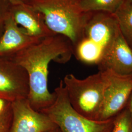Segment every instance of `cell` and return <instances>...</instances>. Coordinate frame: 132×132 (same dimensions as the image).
<instances>
[{"label": "cell", "mask_w": 132, "mask_h": 132, "mask_svg": "<svg viewBox=\"0 0 132 132\" xmlns=\"http://www.w3.org/2000/svg\"><path fill=\"white\" fill-rule=\"evenodd\" d=\"M73 53L71 42L60 35L43 38L10 58L22 67L28 76V100L32 108L40 112L50 106L55 98L48 89V67L52 61L66 63Z\"/></svg>", "instance_id": "cell-1"}, {"label": "cell", "mask_w": 132, "mask_h": 132, "mask_svg": "<svg viewBox=\"0 0 132 132\" xmlns=\"http://www.w3.org/2000/svg\"><path fill=\"white\" fill-rule=\"evenodd\" d=\"M80 0H26L42 16L52 33L67 38L76 47L83 38L85 24L90 13L84 12Z\"/></svg>", "instance_id": "cell-2"}, {"label": "cell", "mask_w": 132, "mask_h": 132, "mask_svg": "<svg viewBox=\"0 0 132 132\" xmlns=\"http://www.w3.org/2000/svg\"><path fill=\"white\" fill-rule=\"evenodd\" d=\"M62 81L72 107L86 118L99 121L104 94L111 82L110 71H99L83 79L68 74Z\"/></svg>", "instance_id": "cell-3"}, {"label": "cell", "mask_w": 132, "mask_h": 132, "mask_svg": "<svg viewBox=\"0 0 132 132\" xmlns=\"http://www.w3.org/2000/svg\"><path fill=\"white\" fill-rule=\"evenodd\" d=\"M54 93V102L40 112L48 116L60 132H111L114 117L104 121H94L81 115L71 106L62 80Z\"/></svg>", "instance_id": "cell-4"}, {"label": "cell", "mask_w": 132, "mask_h": 132, "mask_svg": "<svg viewBox=\"0 0 132 132\" xmlns=\"http://www.w3.org/2000/svg\"><path fill=\"white\" fill-rule=\"evenodd\" d=\"M10 132H47L57 126L46 114L34 110L28 98L12 102Z\"/></svg>", "instance_id": "cell-5"}, {"label": "cell", "mask_w": 132, "mask_h": 132, "mask_svg": "<svg viewBox=\"0 0 132 132\" xmlns=\"http://www.w3.org/2000/svg\"><path fill=\"white\" fill-rule=\"evenodd\" d=\"M110 71L111 82L104 94L99 121L112 118L127 106L132 94V75Z\"/></svg>", "instance_id": "cell-6"}, {"label": "cell", "mask_w": 132, "mask_h": 132, "mask_svg": "<svg viewBox=\"0 0 132 132\" xmlns=\"http://www.w3.org/2000/svg\"><path fill=\"white\" fill-rule=\"evenodd\" d=\"M26 71L10 58L0 57V97L11 101L28 98Z\"/></svg>", "instance_id": "cell-7"}, {"label": "cell", "mask_w": 132, "mask_h": 132, "mask_svg": "<svg viewBox=\"0 0 132 132\" xmlns=\"http://www.w3.org/2000/svg\"><path fill=\"white\" fill-rule=\"evenodd\" d=\"M99 71L132 75V47L119 30L97 65Z\"/></svg>", "instance_id": "cell-8"}, {"label": "cell", "mask_w": 132, "mask_h": 132, "mask_svg": "<svg viewBox=\"0 0 132 132\" xmlns=\"http://www.w3.org/2000/svg\"><path fill=\"white\" fill-rule=\"evenodd\" d=\"M42 39L28 34L16 23L10 12L5 19L4 30L0 36V57L10 58Z\"/></svg>", "instance_id": "cell-9"}, {"label": "cell", "mask_w": 132, "mask_h": 132, "mask_svg": "<svg viewBox=\"0 0 132 132\" xmlns=\"http://www.w3.org/2000/svg\"><path fill=\"white\" fill-rule=\"evenodd\" d=\"M10 12L16 23L31 36L44 38L55 34L47 28L42 15L26 3L11 5Z\"/></svg>", "instance_id": "cell-10"}, {"label": "cell", "mask_w": 132, "mask_h": 132, "mask_svg": "<svg viewBox=\"0 0 132 132\" xmlns=\"http://www.w3.org/2000/svg\"><path fill=\"white\" fill-rule=\"evenodd\" d=\"M75 47L77 58L87 64L98 65L104 54V50L101 47L85 37Z\"/></svg>", "instance_id": "cell-11"}, {"label": "cell", "mask_w": 132, "mask_h": 132, "mask_svg": "<svg viewBox=\"0 0 132 132\" xmlns=\"http://www.w3.org/2000/svg\"><path fill=\"white\" fill-rule=\"evenodd\" d=\"M113 15L120 32L132 47V0H125Z\"/></svg>", "instance_id": "cell-12"}, {"label": "cell", "mask_w": 132, "mask_h": 132, "mask_svg": "<svg viewBox=\"0 0 132 132\" xmlns=\"http://www.w3.org/2000/svg\"><path fill=\"white\" fill-rule=\"evenodd\" d=\"M125 0H80L82 10L86 13L102 12L113 14Z\"/></svg>", "instance_id": "cell-13"}, {"label": "cell", "mask_w": 132, "mask_h": 132, "mask_svg": "<svg viewBox=\"0 0 132 132\" xmlns=\"http://www.w3.org/2000/svg\"><path fill=\"white\" fill-rule=\"evenodd\" d=\"M111 132H132V114L127 106L114 117Z\"/></svg>", "instance_id": "cell-14"}, {"label": "cell", "mask_w": 132, "mask_h": 132, "mask_svg": "<svg viewBox=\"0 0 132 132\" xmlns=\"http://www.w3.org/2000/svg\"><path fill=\"white\" fill-rule=\"evenodd\" d=\"M12 119V101L0 97V127H10Z\"/></svg>", "instance_id": "cell-15"}, {"label": "cell", "mask_w": 132, "mask_h": 132, "mask_svg": "<svg viewBox=\"0 0 132 132\" xmlns=\"http://www.w3.org/2000/svg\"><path fill=\"white\" fill-rule=\"evenodd\" d=\"M11 5L5 0H0V29L4 30L5 19L10 12Z\"/></svg>", "instance_id": "cell-16"}, {"label": "cell", "mask_w": 132, "mask_h": 132, "mask_svg": "<svg viewBox=\"0 0 132 132\" xmlns=\"http://www.w3.org/2000/svg\"><path fill=\"white\" fill-rule=\"evenodd\" d=\"M11 5H21L24 3L23 0H5Z\"/></svg>", "instance_id": "cell-17"}, {"label": "cell", "mask_w": 132, "mask_h": 132, "mask_svg": "<svg viewBox=\"0 0 132 132\" xmlns=\"http://www.w3.org/2000/svg\"><path fill=\"white\" fill-rule=\"evenodd\" d=\"M10 126H1L0 132H10Z\"/></svg>", "instance_id": "cell-18"}, {"label": "cell", "mask_w": 132, "mask_h": 132, "mask_svg": "<svg viewBox=\"0 0 132 132\" xmlns=\"http://www.w3.org/2000/svg\"><path fill=\"white\" fill-rule=\"evenodd\" d=\"M131 113H132V94H131V96L129 99V102L127 105Z\"/></svg>", "instance_id": "cell-19"}, {"label": "cell", "mask_w": 132, "mask_h": 132, "mask_svg": "<svg viewBox=\"0 0 132 132\" xmlns=\"http://www.w3.org/2000/svg\"><path fill=\"white\" fill-rule=\"evenodd\" d=\"M59 132V129L57 127L56 129H53L52 130H51L50 131H48V132Z\"/></svg>", "instance_id": "cell-20"}, {"label": "cell", "mask_w": 132, "mask_h": 132, "mask_svg": "<svg viewBox=\"0 0 132 132\" xmlns=\"http://www.w3.org/2000/svg\"><path fill=\"white\" fill-rule=\"evenodd\" d=\"M26 1V0H23V1H24H24Z\"/></svg>", "instance_id": "cell-21"}, {"label": "cell", "mask_w": 132, "mask_h": 132, "mask_svg": "<svg viewBox=\"0 0 132 132\" xmlns=\"http://www.w3.org/2000/svg\"><path fill=\"white\" fill-rule=\"evenodd\" d=\"M59 132H60V130H59Z\"/></svg>", "instance_id": "cell-22"}]
</instances>
